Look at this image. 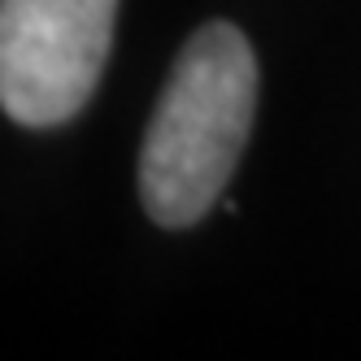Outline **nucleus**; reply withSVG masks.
Instances as JSON below:
<instances>
[{
    "mask_svg": "<svg viewBox=\"0 0 361 361\" xmlns=\"http://www.w3.org/2000/svg\"><path fill=\"white\" fill-rule=\"evenodd\" d=\"M118 0H0V109L18 126H61L109 61Z\"/></svg>",
    "mask_w": 361,
    "mask_h": 361,
    "instance_id": "f03ea898",
    "label": "nucleus"
},
{
    "mask_svg": "<svg viewBox=\"0 0 361 361\" xmlns=\"http://www.w3.org/2000/svg\"><path fill=\"white\" fill-rule=\"evenodd\" d=\"M257 109V57L240 27L204 22L174 57L140 148V200L152 222L192 226L231 183Z\"/></svg>",
    "mask_w": 361,
    "mask_h": 361,
    "instance_id": "f257e3e1",
    "label": "nucleus"
}]
</instances>
